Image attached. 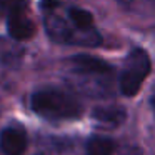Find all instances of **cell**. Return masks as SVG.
Instances as JSON below:
<instances>
[{"mask_svg": "<svg viewBox=\"0 0 155 155\" xmlns=\"http://www.w3.org/2000/svg\"><path fill=\"white\" fill-rule=\"evenodd\" d=\"M30 0H0V12L2 14H12L17 10H24L27 8Z\"/></svg>", "mask_w": 155, "mask_h": 155, "instance_id": "11", "label": "cell"}, {"mask_svg": "<svg viewBox=\"0 0 155 155\" xmlns=\"http://www.w3.org/2000/svg\"><path fill=\"white\" fill-rule=\"evenodd\" d=\"M24 48L17 44L14 38H2L0 37V64L7 65V67H15L20 64Z\"/></svg>", "mask_w": 155, "mask_h": 155, "instance_id": "8", "label": "cell"}, {"mask_svg": "<svg viewBox=\"0 0 155 155\" xmlns=\"http://www.w3.org/2000/svg\"><path fill=\"white\" fill-rule=\"evenodd\" d=\"M7 30L14 40H28L35 34V24L27 14V8L17 10L7 15Z\"/></svg>", "mask_w": 155, "mask_h": 155, "instance_id": "5", "label": "cell"}, {"mask_svg": "<svg viewBox=\"0 0 155 155\" xmlns=\"http://www.w3.org/2000/svg\"><path fill=\"white\" fill-rule=\"evenodd\" d=\"M150 72V58L147 52L142 48H134L125 58L124 67L118 75V87L120 92L127 97L135 95L140 90L143 80Z\"/></svg>", "mask_w": 155, "mask_h": 155, "instance_id": "4", "label": "cell"}, {"mask_svg": "<svg viewBox=\"0 0 155 155\" xmlns=\"http://www.w3.org/2000/svg\"><path fill=\"white\" fill-rule=\"evenodd\" d=\"M68 74L77 88L90 95H108L114 78V68L105 60L92 55H75L67 62Z\"/></svg>", "mask_w": 155, "mask_h": 155, "instance_id": "2", "label": "cell"}, {"mask_svg": "<svg viewBox=\"0 0 155 155\" xmlns=\"http://www.w3.org/2000/svg\"><path fill=\"white\" fill-rule=\"evenodd\" d=\"M0 148L5 155H22L27 148V134L20 127H7L0 134Z\"/></svg>", "mask_w": 155, "mask_h": 155, "instance_id": "6", "label": "cell"}, {"mask_svg": "<svg viewBox=\"0 0 155 155\" xmlns=\"http://www.w3.org/2000/svg\"><path fill=\"white\" fill-rule=\"evenodd\" d=\"M114 153V142L110 138L92 135L87 142V155H112Z\"/></svg>", "mask_w": 155, "mask_h": 155, "instance_id": "10", "label": "cell"}, {"mask_svg": "<svg viewBox=\"0 0 155 155\" xmlns=\"http://www.w3.org/2000/svg\"><path fill=\"white\" fill-rule=\"evenodd\" d=\"M30 107L48 120H72L82 114V105L74 95L57 88H44L32 95Z\"/></svg>", "mask_w": 155, "mask_h": 155, "instance_id": "3", "label": "cell"}, {"mask_svg": "<svg viewBox=\"0 0 155 155\" xmlns=\"http://www.w3.org/2000/svg\"><path fill=\"white\" fill-rule=\"evenodd\" d=\"M42 20L47 35L57 44L98 47L102 35L88 10L64 4L62 0H42Z\"/></svg>", "mask_w": 155, "mask_h": 155, "instance_id": "1", "label": "cell"}, {"mask_svg": "<svg viewBox=\"0 0 155 155\" xmlns=\"http://www.w3.org/2000/svg\"><path fill=\"white\" fill-rule=\"evenodd\" d=\"M125 110L117 105H105V107H97L92 112V118L98 125L105 128H115L125 120Z\"/></svg>", "mask_w": 155, "mask_h": 155, "instance_id": "7", "label": "cell"}, {"mask_svg": "<svg viewBox=\"0 0 155 155\" xmlns=\"http://www.w3.org/2000/svg\"><path fill=\"white\" fill-rule=\"evenodd\" d=\"M124 10L137 15L155 14V0H117Z\"/></svg>", "mask_w": 155, "mask_h": 155, "instance_id": "9", "label": "cell"}, {"mask_svg": "<svg viewBox=\"0 0 155 155\" xmlns=\"http://www.w3.org/2000/svg\"><path fill=\"white\" fill-rule=\"evenodd\" d=\"M152 105H153V108H155V94H153V97H152Z\"/></svg>", "mask_w": 155, "mask_h": 155, "instance_id": "12", "label": "cell"}]
</instances>
